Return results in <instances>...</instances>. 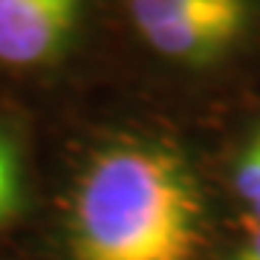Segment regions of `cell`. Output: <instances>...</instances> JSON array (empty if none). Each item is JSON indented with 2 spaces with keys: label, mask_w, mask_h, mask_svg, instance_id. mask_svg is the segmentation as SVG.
<instances>
[{
  "label": "cell",
  "mask_w": 260,
  "mask_h": 260,
  "mask_svg": "<svg viewBox=\"0 0 260 260\" xmlns=\"http://www.w3.org/2000/svg\"><path fill=\"white\" fill-rule=\"evenodd\" d=\"M130 26L156 58L214 70L240 55L260 29V0H121Z\"/></svg>",
  "instance_id": "obj_2"
},
{
  "label": "cell",
  "mask_w": 260,
  "mask_h": 260,
  "mask_svg": "<svg viewBox=\"0 0 260 260\" xmlns=\"http://www.w3.org/2000/svg\"><path fill=\"white\" fill-rule=\"evenodd\" d=\"M15 153H18V150H15V142L0 130V162H3V159H9V156H15Z\"/></svg>",
  "instance_id": "obj_7"
},
{
  "label": "cell",
  "mask_w": 260,
  "mask_h": 260,
  "mask_svg": "<svg viewBox=\"0 0 260 260\" xmlns=\"http://www.w3.org/2000/svg\"><path fill=\"white\" fill-rule=\"evenodd\" d=\"M229 260H260V225H257V232L251 234L249 240L243 243Z\"/></svg>",
  "instance_id": "obj_6"
},
{
  "label": "cell",
  "mask_w": 260,
  "mask_h": 260,
  "mask_svg": "<svg viewBox=\"0 0 260 260\" xmlns=\"http://www.w3.org/2000/svg\"><path fill=\"white\" fill-rule=\"evenodd\" d=\"M90 0H0V67L44 70L78 41Z\"/></svg>",
  "instance_id": "obj_3"
},
{
  "label": "cell",
  "mask_w": 260,
  "mask_h": 260,
  "mask_svg": "<svg viewBox=\"0 0 260 260\" xmlns=\"http://www.w3.org/2000/svg\"><path fill=\"white\" fill-rule=\"evenodd\" d=\"M20 205V165L18 153L0 162V225L12 220Z\"/></svg>",
  "instance_id": "obj_5"
},
{
  "label": "cell",
  "mask_w": 260,
  "mask_h": 260,
  "mask_svg": "<svg viewBox=\"0 0 260 260\" xmlns=\"http://www.w3.org/2000/svg\"><path fill=\"white\" fill-rule=\"evenodd\" d=\"M205 197L179 148L124 139L78 174L67 217V260H200Z\"/></svg>",
  "instance_id": "obj_1"
},
{
  "label": "cell",
  "mask_w": 260,
  "mask_h": 260,
  "mask_svg": "<svg viewBox=\"0 0 260 260\" xmlns=\"http://www.w3.org/2000/svg\"><path fill=\"white\" fill-rule=\"evenodd\" d=\"M234 194L260 223V124L251 130L249 142L234 162Z\"/></svg>",
  "instance_id": "obj_4"
}]
</instances>
